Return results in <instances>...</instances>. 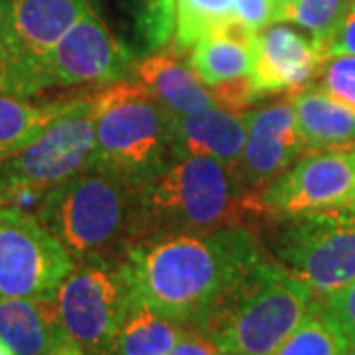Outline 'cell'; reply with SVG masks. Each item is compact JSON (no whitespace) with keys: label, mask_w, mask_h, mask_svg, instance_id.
I'll return each instance as SVG.
<instances>
[{"label":"cell","mask_w":355,"mask_h":355,"mask_svg":"<svg viewBox=\"0 0 355 355\" xmlns=\"http://www.w3.org/2000/svg\"><path fill=\"white\" fill-rule=\"evenodd\" d=\"M265 251L247 227L135 243L121 261L135 302L193 328L237 272Z\"/></svg>","instance_id":"6da1fadb"},{"label":"cell","mask_w":355,"mask_h":355,"mask_svg":"<svg viewBox=\"0 0 355 355\" xmlns=\"http://www.w3.org/2000/svg\"><path fill=\"white\" fill-rule=\"evenodd\" d=\"M137 243L144 239L268 225L263 198L233 168L209 156H182L137 188Z\"/></svg>","instance_id":"7a4b0ae2"},{"label":"cell","mask_w":355,"mask_h":355,"mask_svg":"<svg viewBox=\"0 0 355 355\" xmlns=\"http://www.w3.org/2000/svg\"><path fill=\"white\" fill-rule=\"evenodd\" d=\"M314 302L312 292L263 251L237 272L193 330L223 355H275Z\"/></svg>","instance_id":"3957f363"},{"label":"cell","mask_w":355,"mask_h":355,"mask_svg":"<svg viewBox=\"0 0 355 355\" xmlns=\"http://www.w3.org/2000/svg\"><path fill=\"white\" fill-rule=\"evenodd\" d=\"M137 184L89 166L53 186L40 205V223L76 263H121L137 243Z\"/></svg>","instance_id":"277c9868"},{"label":"cell","mask_w":355,"mask_h":355,"mask_svg":"<svg viewBox=\"0 0 355 355\" xmlns=\"http://www.w3.org/2000/svg\"><path fill=\"white\" fill-rule=\"evenodd\" d=\"M95 153L91 166L144 184L176 160L172 114L139 81H114L93 95Z\"/></svg>","instance_id":"5b68a950"},{"label":"cell","mask_w":355,"mask_h":355,"mask_svg":"<svg viewBox=\"0 0 355 355\" xmlns=\"http://www.w3.org/2000/svg\"><path fill=\"white\" fill-rule=\"evenodd\" d=\"M130 65V50L114 38L91 4L40 62L6 65L0 93L28 97L48 87L109 85L127 76Z\"/></svg>","instance_id":"8992f818"},{"label":"cell","mask_w":355,"mask_h":355,"mask_svg":"<svg viewBox=\"0 0 355 355\" xmlns=\"http://www.w3.org/2000/svg\"><path fill=\"white\" fill-rule=\"evenodd\" d=\"M270 251L322 300L355 280V214H320L272 221Z\"/></svg>","instance_id":"52a82bcc"},{"label":"cell","mask_w":355,"mask_h":355,"mask_svg":"<svg viewBox=\"0 0 355 355\" xmlns=\"http://www.w3.org/2000/svg\"><path fill=\"white\" fill-rule=\"evenodd\" d=\"M95 153V105L91 97L67 99L60 114L24 150L0 162V205L14 191L46 193L87 170Z\"/></svg>","instance_id":"ba28073f"},{"label":"cell","mask_w":355,"mask_h":355,"mask_svg":"<svg viewBox=\"0 0 355 355\" xmlns=\"http://www.w3.org/2000/svg\"><path fill=\"white\" fill-rule=\"evenodd\" d=\"M55 304L69 342L89 355H114L135 298L123 263L87 261L65 277Z\"/></svg>","instance_id":"9c48e42d"},{"label":"cell","mask_w":355,"mask_h":355,"mask_svg":"<svg viewBox=\"0 0 355 355\" xmlns=\"http://www.w3.org/2000/svg\"><path fill=\"white\" fill-rule=\"evenodd\" d=\"M76 261L32 214L0 205V296L55 298Z\"/></svg>","instance_id":"30bf717a"},{"label":"cell","mask_w":355,"mask_h":355,"mask_svg":"<svg viewBox=\"0 0 355 355\" xmlns=\"http://www.w3.org/2000/svg\"><path fill=\"white\" fill-rule=\"evenodd\" d=\"M355 150H320L291 166L263 193L270 223L320 214H354Z\"/></svg>","instance_id":"8fae6325"},{"label":"cell","mask_w":355,"mask_h":355,"mask_svg":"<svg viewBox=\"0 0 355 355\" xmlns=\"http://www.w3.org/2000/svg\"><path fill=\"white\" fill-rule=\"evenodd\" d=\"M247 114V142L235 172L245 190L263 198L266 188L304 153V142L291 101H277Z\"/></svg>","instance_id":"7c38bea8"},{"label":"cell","mask_w":355,"mask_h":355,"mask_svg":"<svg viewBox=\"0 0 355 355\" xmlns=\"http://www.w3.org/2000/svg\"><path fill=\"white\" fill-rule=\"evenodd\" d=\"M324 62L312 36L306 38L288 26H266L254 36L251 85L259 97L300 91L320 76Z\"/></svg>","instance_id":"4fadbf2b"},{"label":"cell","mask_w":355,"mask_h":355,"mask_svg":"<svg viewBox=\"0 0 355 355\" xmlns=\"http://www.w3.org/2000/svg\"><path fill=\"white\" fill-rule=\"evenodd\" d=\"M89 6L91 0H0L16 51L6 65L40 62Z\"/></svg>","instance_id":"5bb4252c"},{"label":"cell","mask_w":355,"mask_h":355,"mask_svg":"<svg viewBox=\"0 0 355 355\" xmlns=\"http://www.w3.org/2000/svg\"><path fill=\"white\" fill-rule=\"evenodd\" d=\"M249 114L214 105L188 116H172L176 158L209 156L229 168H237L247 142Z\"/></svg>","instance_id":"9a60e30c"},{"label":"cell","mask_w":355,"mask_h":355,"mask_svg":"<svg viewBox=\"0 0 355 355\" xmlns=\"http://www.w3.org/2000/svg\"><path fill=\"white\" fill-rule=\"evenodd\" d=\"M0 340L14 355H51L67 340L55 298L0 296Z\"/></svg>","instance_id":"2e32d148"},{"label":"cell","mask_w":355,"mask_h":355,"mask_svg":"<svg viewBox=\"0 0 355 355\" xmlns=\"http://www.w3.org/2000/svg\"><path fill=\"white\" fill-rule=\"evenodd\" d=\"M254 36L237 20L211 32L191 48L193 73L211 91L251 81Z\"/></svg>","instance_id":"e0dca14e"},{"label":"cell","mask_w":355,"mask_h":355,"mask_svg":"<svg viewBox=\"0 0 355 355\" xmlns=\"http://www.w3.org/2000/svg\"><path fill=\"white\" fill-rule=\"evenodd\" d=\"M135 73L140 85L172 116L203 113L216 105L211 91L203 87L202 81L176 53H154L137 65Z\"/></svg>","instance_id":"ac0fdd59"},{"label":"cell","mask_w":355,"mask_h":355,"mask_svg":"<svg viewBox=\"0 0 355 355\" xmlns=\"http://www.w3.org/2000/svg\"><path fill=\"white\" fill-rule=\"evenodd\" d=\"M304 150H338L355 144V111L322 87H304L291 97Z\"/></svg>","instance_id":"d6986e66"},{"label":"cell","mask_w":355,"mask_h":355,"mask_svg":"<svg viewBox=\"0 0 355 355\" xmlns=\"http://www.w3.org/2000/svg\"><path fill=\"white\" fill-rule=\"evenodd\" d=\"M184 330V324L135 302L119 331L114 355H170Z\"/></svg>","instance_id":"ffe728a7"},{"label":"cell","mask_w":355,"mask_h":355,"mask_svg":"<svg viewBox=\"0 0 355 355\" xmlns=\"http://www.w3.org/2000/svg\"><path fill=\"white\" fill-rule=\"evenodd\" d=\"M65 101L34 105L14 95H0V162L30 146L60 114Z\"/></svg>","instance_id":"44dd1931"},{"label":"cell","mask_w":355,"mask_h":355,"mask_svg":"<svg viewBox=\"0 0 355 355\" xmlns=\"http://www.w3.org/2000/svg\"><path fill=\"white\" fill-rule=\"evenodd\" d=\"M235 20V0H176V50L198 42Z\"/></svg>","instance_id":"7402d4cb"},{"label":"cell","mask_w":355,"mask_h":355,"mask_svg":"<svg viewBox=\"0 0 355 355\" xmlns=\"http://www.w3.org/2000/svg\"><path fill=\"white\" fill-rule=\"evenodd\" d=\"M347 340L314 302L296 330L280 343L275 355H343Z\"/></svg>","instance_id":"603a6c76"},{"label":"cell","mask_w":355,"mask_h":355,"mask_svg":"<svg viewBox=\"0 0 355 355\" xmlns=\"http://www.w3.org/2000/svg\"><path fill=\"white\" fill-rule=\"evenodd\" d=\"M347 10L349 0H296L284 22L300 26L322 48V44L330 38Z\"/></svg>","instance_id":"cb8c5ba5"},{"label":"cell","mask_w":355,"mask_h":355,"mask_svg":"<svg viewBox=\"0 0 355 355\" xmlns=\"http://www.w3.org/2000/svg\"><path fill=\"white\" fill-rule=\"evenodd\" d=\"M140 36L148 48H162L176 30V0H137Z\"/></svg>","instance_id":"d4e9b609"},{"label":"cell","mask_w":355,"mask_h":355,"mask_svg":"<svg viewBox=\"0 0 355 355\" xmlns=\"http://www.w3.org/2000/svg\"><path fill=\"white\" fill-rule=\"evenodd\" d=\"M318 87L355 111V55L328 58L322 65Z\"/></svg>","instance_id":"484cf974"},{"label":"cell","mask_w":355,"mask_h":355,"mask_svg":"<svg viewBox=\"0 0 355 355\" xmlns=\"http://www.w3.org/2000/svg\"><path fill=\"white\" fill-rule=\"evenodd\" d=\"M316 302L324 314L340 328L347 343L355 342V280Z\"/></svg>","instance_id":"4316f807"},{"label":"cell","mask_w":355,"mask_h":355,"mask_svg":"<svg viewBox=\"0 0 355 355\" xmlns=\"http://www.w3.org/2000/svg\"><path fill=\"white\" fill-rule=\"evenodd\" d=\"M235 20L251 34H259L277 22V4L275 0H235Z\"/></svg>","instance_id":"83f0119b"},{"label":"cell","mask_w":355,"mask_h":355,"mask_svg":"<svg viewBox=\"0 0 355 355\" xmlns=\"http://www.w3.org/2000/svg\"><path fill=\"white\" fill-rule=\"evenodd\" d=\"M322 53L328 60L331 55H355V8H349L331 36L322 44Z\"/></svg>","instance_id":"f1b7e54d"},{"label":"cell","mask_w":355,"mask_h":355,"mask_svg":"<svg viewBox=\"0 0 355 355\" xmlns=\"http://www.w3.org/2000/svg\"><path fill=\"white\" fill-rule=\"evenodd\" d=\"M170 355H223L219 352L216 343L209 338H205L202 331L188 328L184 330L176 347L170 352Z\"/></svg>","instance_id":"f546056e"},{"label":"cell","mask_w":355,"mask_h":355,"mask_svg":"<svg viewBox=\"0 0 355 355\" xmlns=\"http://www.w3.org/2000/svg\"><path fill=\"white\" fill-rule=\"evenodd\" d=\"M0 55L6 60V64H10L14 58H16L12 36L8 32V26H6V20H4L2 12H0Z\"/></svg>","instance_id":"4dcf8cb0"},{"label":"cell","mask_w":355,"mask_h":355,"mask_svg":"<svg viewBox=\"0 0 355 355\" xmlns=\"http://www.w3.org/2000/svg\"><path fill=\"white\" fill-rule=\"evenodd\" d=\"M51 355H87L79 345H76L73 342H65L64 345H60L55 352Z\"/></svg>","instance_id":"1f68e13d"},{"label":"cell","mask_w":355,"mask_h":355,"mask_svg":"<svg viewBox=\"0 0 355 355\" xmlns=\"http://www.w3.org/2000/svg\"><path fill=\"white\" fill-rule=\"evenodd\" d=\"M294 2L296 0H275V4H277V22H284V18H286V14H288Z\"/></svg>","instance_id":"d6a6232c"},{"label":"cell","mask_w":355,"mask_h":355,"mask_svg":"<svg viewBox=\"0 0 355 355\" xmlns=\"http://www.w3.org/2000/svg\"><path fill=\"white\" fill-rule=\"evenodd\" d=\"M0 355H14L12 349H10V347H8L6 343L2 342V340H0Z\"/></svg>","instance_id":"836d02e7"},{"label":"cell","mask_w":355,"mask_h":355,"mask_svg":"<svg viewBox=\"0 0 355 355\" xmlns=\"http://www.w3.org/2000/svg\"><path fill=\"white\" fill-rule=\"evenodd\" d=\"M343 355H355V342L347 343V349H345V354Z\"/></svg>","instance_id":"e575fe53"},{"label":"cell","mask_w":355,"mask_h":355,"mask_svg":"<svg viewBox=\"0 0 355 355\" xmlns=\"http://www.w3.org/2000/svg\"><path fill=\"white\" fill-rule=\"evenodd\" d=\"M4 65H6V60L0 55V76H2V71H4Z\"/></svg>","instance_id":"d590c367"},{"label":"cell","mask_w":355,"mask_h":355,"mask_svg":"<svg viewBox=\"0 0 355 355\" xmlns=\"http://www.w3.org/2000/svg\"><path fill=\"white\" fill-rule=\"evenodd\" d=\"M349 8H355V0H349Z\"/></svg>","instance_id":"8d00e7d4"},{"label":"cell","mask_w":355,"mask_h":355,"mask_svg":"<svg viewBox=\"0 0 355 355\" xmlns=\"http://www.w3.org/2000/svg\"><path fill=\"white\" fill-rule=\"evenodd\" d=\"M354 214H355V202H354Z\"/></svg>","instance_id":"74e56055"}]
</instances>
